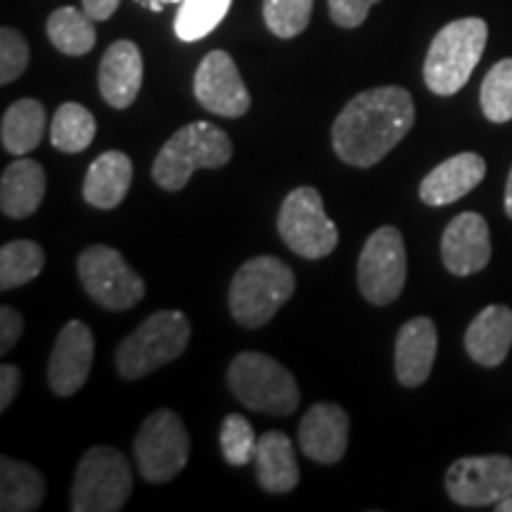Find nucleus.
Returning <instances> with one entry per match:
<instances>
[{"instance_id": "1", "label": "nucleus", "mask_w": 512, "mask_h": 512, "mask_svg": "<svg viewBox=\"0 0 512 512\" xmlns=\"http://www.w3.org/2000/svg\"><path fill=\"white\" fill-rule=\"evenodd\" d=\"M413 124L415 105L406 88H370L339 112L332 124V147L342 162L370 169L408 136Z\"/></svg>"}, {"instance_id": "2", "label": "nucleus", "mask_w": 512, "mask_h": 512, "mask_svg": "<svg viewBox=\"0 0 512 512\" xmlns=\"http://www.w3.org/2000/svg\"><path fill=\"white\" fill-rule=\"evenodd\" d=\"M230 157L233 143L226 131L209 121H192L166 140L152 166V178L159 188L178 192L188 185L197 169H221Z\"/></svg>"}, {"instance_id": "3", "label": "nucleus", "mask_w": 512, "mask_h": 512, "mask_svg": "<svg viewBox=\"0 0 512 512\" xmlns=\"http://www.w3.org/2000/svg\"><path fill=\"white\" fill-rule=\"evenodd\" d=\"M486 38H489V27L479 17H463L446 24L427 50L425 69H422L427 88L441 98L456 95L470 81L482 60Z\"/></svg>"}, {"instance_id": "4", "label": "nucleus", "mask_w": 512, "mask_h": 512, "mask_svg": "<svg viewBox=\"0 0 512 512\" xmlns=\"http://www.w3.org/2000/svg\"><path fill=\"white\" fill-rule=\"evenodd\" d=\"M297 290L294 271L278 256H254L230 283V313L242 328H261Z\"/></svg>"}, {"instance_id": "5", "label": "nucleus", "mask_w": 512, "mask_h": 512, "mask_svg": "<svg viewBox=\"0 0 512 512\" xmlns=\"http://www.w3.org/2000/svg\"><path fill=\"white\" fill-rule=\"evenodd\" d=\"M190 320L181 311H157L143 320L117 349V370L124 380H140L176 361L188 349Z\"/></svg>"}, {"instance_id": "6", "label": "nucleus", "mask_w": 512, "mask_h": 512, "mask_svg": "<svg viewBox=\"0 0 512 512\" xmlns=\"http://www.w3.org/2000/svg\"><path fill=\"white\" fill-rule=\"evenodd\" d=\"M228 384L247 408L268 415H290L299 406L294 375L275 358L259 351H242L228 368Z\"/></svg>"}, {"instance_id": "7", "label": "nucleus", "mask_w": 512, "mask_h": 512, "mask_svg": "<svg viewBox=\"0 0 512 512\" xmlns=\"http://www.w3.org/2000/svg\"><path fill=\"white\" fill-rule=\"evenodd\" d=\"M133 491L131 465L112 446H93L76 467L72 486L74 512H117Z\"/></svg>"}, {"instance_id": "8", "label": "nucleus", "mask_w": 512, "mask_h": 512, "mask_svg": "<svg viewBox=\"0 0 512 512\" xmlns=\"http://www.w3.org/2000/svg\"><path fill=\"white\" fill-rule=\"evenodd\" d=\"M133 453L145 482L164 484L174 479L190 458V437L181 418L169 408L152 413L133 441Z\"/></svg>"}, {"instance_id": "9", "label": "nucleus", "mask_w": 512, "mask_h": 512, "mask_svg": "<svg viewBox=\"0 0 512 512\" xmlns=\"http://www.w3.org/2000/svg\"><path fill=\"white\" fill-rule=\"evenodd\" d=\"M278 233L285 245L304 259H323L339 242L337 226L325 214L323 197L309 185L285 197L278 214Z\"/></svg>"}, {"instance_id": "10", "label": "nucleus", "mask_w": 512, "mask_h": 512, "mask_svg": "<svg viewBox=\"0 0 512 512\" xmlns=\"http://www.w3.org/2000/svg\"><path fill=\"white\" fill-rule=\"evenodd\" d=\"M79 275L86 294L107 311H126L145 297L143 278L117 249L93 245L79 256Z\"/></svg>"}, {"instance_id": "11", "label": "nucleus", "mask_w": 512, "mask_h": 512, "mask_svg": "<svg viewBox=\"0 0 512 512\" xmlns=\"http://www.w3.org/2000/svg\"><path fill=\"white\" fill-rule=\"evenodd\" d=\"M406 285V245L399 228L382 226L366 240L358 256V287L375 306L399 299Z\"/></svg>"}, {"instance_id": "12", "label": "nucleus", "mask_w": 512, "mask_h": 512, "mask_svg": "<svg viewBox=\"0 0 512 512\" xmlns=\"http://www.w3.org/2000/svg\"><path fill=\"white\" fill-rule=\"evenodd\" d=\"M512 489V458H460L446 472V494L463 508L496 505Z\"/></svg>"}, {"instance_id": "13", "label": "nucleus", "mask_w": 512, "mask_h": 512, "mask_svg": "<svg viewBox=\"0 0 512 512\" xmlns=\"http://www.w3.org/2000/svg\"><path fill=\"white\" fill-rule=\"evenodd\" d=\"M195 98L204 110L226 119L245 117L252 98L226 50H211L195 72Z\"/></svg>"}, {"instance_id": "14", "label": "nucleus", "mask_w": 512, "mask_h": 512, "mask_svg": "<svg viewBox=\"0 0 512 512\" xmlns=\"http://www.w3.org/2000/svg\"><path fill=\"white\" fill-rule=\"evenodd\" d=\"M95 354L93 332L81 320H69L55 339L48 361V384L57 396H72L91 375Z\"/></svg>"}, {"instance_id": "15", "label": "nucleus", "mask_w": 512, "mask_h": 512, "mask_svg": "<svg viewBox=\"0 0 512 512\" xmlns=\"http://www.w3.org/2000/svg\"><path fill=\"white\" fill-rule=\"evenodd\" d=\"M441 261L446 271L460 278L484 271L491 261V238L484 216L465 211L448 223L441 235Z\"/></svg>"}, {"instance_id": "16", "label": "nucleus", "mask_w": 512, "mask_h": 512, "mask_svg": "<svg viewBox=\"0 0 512 512\" xmlns=\"http://www.w3.org/2000/svg\"><path fill=\"white\" fill-rule=\"evenodd\" d=\"M299 446L313 463L335 465L349 446V415L337 403H316L299 422Z\"/></svg>"}, {"instance_id": "17", "label": "nucleus", "mask_w": 512, "mask_h": 512, "mask_svg": "<svg viewBox=\"0 0 512 512\" xmlns=\"http://www.w3.org/2000/svg\"><path fill=\"white\" fill-rule=\"evenodd\" d=\"M437 347L439 335L434 320L418 316L401 325L394 344L396 380L408 389L425 384L437 358Z\"/></svg>"}, {"instance_id": "18", "label": "nucleus", "mask_w": 512, "mask_h": 512, "mask_svg": "<svg viewBox=\"0 0 512 512\" xmlns=\"http://www.w3.org/2000/svg\"><path fill=\"white\" fill-rule=\"evenodd\" d=\"M143 55L133 41H117L102 55L98 86L100 95L114 110H126L136 102L143 86Z\"/></svg>"}, {"instance_id": "19", "label": "nucleus", "mask_w": 512, "mask_h": 512, "mask_svg": "<svg viewBox=\"0 0 512 512\" xmlns=\"http://www.w3.org/2000/svg\"><path fill=\"white\" fill-rule=\"evenodd\" d=\"M486 176V162L477 152L460 155L441 162L420 183V200L430 207H446L472 192Z\"/></svg>"}, {"instance_id": "20", "label": "nucleus", "mask_w": 512, "mask_h": 512, "mask_svg": "<svg viewBox=\"0 0 512 512\" xmlns=\"http://www.w3.org/2000/svg\"><path fill=\"white\" fill-rule=\"evenodd\" d=\"M512 347V311L508 306H486L465 330V351L484 368H496Z\"/></svg>"}, {"instance_id": "21", "label": "nucleus", "mask_w": 512, "mask_h": 512, "mask_svg": "<svg viewBox=\"0 0 512 512\" xmlns=\"http://www.w3.org/2000/svg\"><path fill=\"white\" fill-rule=\"evenodd\" d=\"M46 171L34 159H17L0 178V209L10 219H27L46 195Z\"/></svg>"}, {"instance_id": "22", "label": "nucleus", "mask_w": 512, "mask_h": 512, "mask_svg": "<svg viewBox=\"0 0 512 512\" xmlns=\"http://www.w3.org/2000/svg\"><path fill=\"white\" fill-rule=\"evenodd\" d=\"M256 479L268 494H287L299 484V465L292 439L285 432H266L256 439Z\"/></svg>"}, {"instance_id": "23", "label": "nucleus", "mask_w": 512, "mask_h": 512, "mask_svg": "<svg viewBox=\"0 0 512 512\" xmlns=\"http://www.w3.org/2000/svg\"><path fill=\"white\" fill-rule=\"evenodd\" d=\"M133 181V164L124 152L110 150L100 155L83 181V200L95 209H114L124 202Z\"/></svg>"}, {"instance_id": "24", "label": "nucleus", "mask_w": 512, "mask_h": 512, "mask_svg": "<svg viewBox=\"0 0 512 512\" xmlns=\"http://www.w3.org/2000/svg\"><path fill=\"white\" fill-rule=\"evenodd\" d=\"M46 498V479L34 465L0 458V510L31 512Z\"/></svg>"}, {"instance_id": "25", "label": "nucleus", "mask_w": 512, "mask_h": 512, "mask_svg": "<svg viewBox=\"0 0 512 512\" xmlns=\"http://www.w3.org/2000/svg\"><path fill=\"white\" fill-rule=\"evenodd\" d=\"M43 133H46V110L34 98L17 100L3 114V126H0V140L10 155L24 157L41 145Z\"/></svg>"}, {"instance_id": "26", "label": "nucleus", "mask_w": 512, "mask_h": 512, "mask_svg": "<svg viewBox=\"0 0 512 512\" xmlns=\"http://www.w3.org/2000/svg\"><path fill=\"white\" fill-rule=\"evenodd\" d=\"M50 43L64 55H86L95 46V27L93 19L86 12L76 8H60L48 17L46 24Z\"/></svg>"}, {"instance_id": "27", "label": "nucleus", "mask_w": 512, "mask_h": 512, "mask_svg": "<svg viewBox=\"0 0 512 512\" xmlns=\"http://www.w3.org/2000/svg\"><path fill=\"white\" fill-rule=\"evenodd\" d=\"M95 131V117L79 102H64L60 110L55 112L53 126H50V140L60 152L67 155H76V152L88 150L93 143Z\"/></svg>"}, {"instance_id": "28", "label": "nucleus", "mask_w": 512, "mask_h": 512, "mask_svg": "<svg viewBox=\"0 0 512 512\" xmlns=\"http://www.w3.org/2000/svg\"><path fill=\"white\" fill-rule=\"evenodd\" d=\"M46 266V252L31 240H15L0 249V287L5 292L36 280Z\"/></svg>"}, {"instance_id": "29", "label": "nucleus", "mask_w": 512, "mask_h": 512, "mask_svg": "<svg viewBox=\"0 0 512 512\" xmlns=\"http://www.w3.org/2000/svg\"><path fill=\"white\" fill-rule=\"evenodd\" d=\"M230 3L233 0H183L174 24L176 36L185 43L209 36L228 15Z\"/></svg>"}, {"instance_id": "30", "label": "nucleus", "mask_w": 512, "mask_h": 512, "mask_svg": "<svg viewBox=\"0 0 512 512\" xmlns=\"http://www.w3.org/2000/svg\"><path fill=\"white\" fill-rule=\"evenodd\" d=\"M484 117L494 124H505L512 119V57L496 62L484 76L479 91Z\"/></svg>"}, {"instance_id": "31", "label": "nucleus", "mask_w": 512, "mask_h": 512, "mask_svg": "<svg viewBox=\"0 0 512 512\" xmlns=\"http://www.w3.org/2000/svg\"><path fill=\"white\" fill-rule=\"evenodd\" d=\"M313 0H264L266 27L278 38H294L309 27Z\"/></svg>"}, {"instance_id": "32", "label": "nucleus", "mask_w": 512, "mask_h": 512, "mask_svg": "<svg viewBox=\"0 0 512 512\" xmlns=\"http://www.w3.org/2000/svg\"><path fill=\"white\" fill-rule=\"evenodd\" d=\"M221 451L228 465L242 467L249 460H254L256 451V437L252 425L247 418L238 413H230L221 425Z\"/></svg>"}, {"instance_id": "33", "label": "nucleus", "mask_w": 512, "mask_h": 512, "mask_svg": "<svg viewBox=\"0 0 512 512\" xmlns=\"http://www.w3.org/2000/svg\"><path fill=\"white\" fill-rule=\"evenodd\" d=\"M29 67V43L17 29L3 27L0 31V83L17 81Z\"/></svg>"}, {"instance_id": "34", "label": "nucleus", "mask_w": 512, "mask_h": 512, "mask_svg": "<svg viewBox=\"0 0 512 512\" xmlns=\"http://www.w3.org/2000/svg\"><path fill=\"white\" fill-rule=\"evenodd\" d=\"M380 0H328L330 17L337 27L356 29L366 22L370 8Z\"/></svg>"}, {"instance_id": "35", "label": "nucleus", "mask_w": 512, "mask_h": 512, "mask_svg": "<svg viewBox=\"0 0 512 512\" xmlns=\"http://www.w3.org/2000/svg\"><path fill=\"white\" fill-rule=\"evenodd\" d=\"M24 332V318L19 316L17 309L3 306L0 309V354H8L15 347Z\"/></svg>"}, {"instance_id": "36", "label": "nucleus", "mask_w": 512, "mask_h": 512, "mask_svg": "<svg viewBox=\"0 0 512 512\" xmlns=\"http://www.w3.org/2000/svg\"><path fill=\"white\" fill-rule=\"evenodd\" d=\"M22 387V375H19L17 366H3L0 368V411L10 408L15 396Z\"/></svg>"}, {"instance_id": "37", "label": "nucleus", "mask_w": 512, "mask_h": 512, "mask_svg": "<svg viewBox=\"0 0 512 512\" xmlns=\"http://www.w3.org/2000/svg\"><path fill=\"white\" fill-rule=\"evenodd\" d=\"M121 0H83V12L93 19V22H105L117 12Z\"/></svg>"}, {"instance_id": "38", "label": "nucleus", "mask_w": 512, "mask_h": 512, "mask_svg": "<svg viewBox=\"0 0 512 512\" xmlns=\"http://www.w3.org/2000/svg\"><path fill=\"white\" fill-rule=\"evenodd\" d=\"M136 3L145 5V8H147V10H152V12H162L164 5H171V3H178V5H181L183 0H136Z\"/></svg>"}, {"instance_id": "39", "label": "nucleus", "mask_w": 512, "mask_h": 512, "mask_svg": "<svg viewBox=\"0 0 512 512\" xmlns=\"http://www.w3.org/2000/svg\"><path fill=\"white\" fill-rule=\"evenodd\" d=\"M505 214L512 219V169H510V176H508V185H505Z\"/></svg>"}, {"instance_id": "40", "label": "nucleus", "mask_w": 512, "mask_h": 512, "mask_svg": "<svg viewBox=\"0 0 512 512\" xmlns=\"http://www.w3.org/2000/svg\"><path fill=\"white\" fill-rule=\"evenodd\" d=\"M494 508H496L498 512H512V489L501 498V501H498V503L494 505Z\"/></svg>"}]
</instances>
